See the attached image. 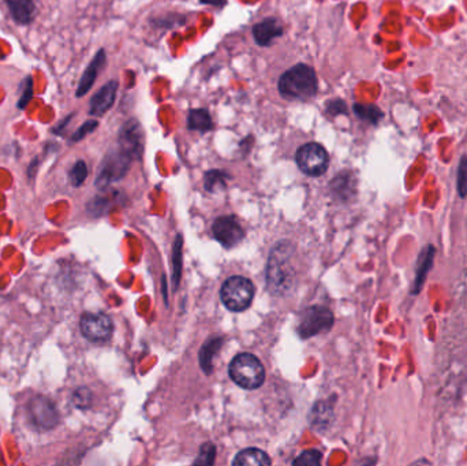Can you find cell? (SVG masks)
I'll return each instance as SVG.
<instances>
[{"mask_svg": "<svg viewBox=\"0 0 467 466\" xmlns=\"http://www.w3.org/2000/svg\"><path fill=\"white\" fill-rule=\"evenodd\" d=\"M275 255L270 256V264H268V283L270 289L273 290H280L282 287L287 286V280L290 279V272H288L287 261L282 260V249L276 246Z\"/></svg>", "mask_w": 467, "mask_h": 466, "instance_id": "cell-12", "label": "cell"}, {"mask_svg": "<svg viewBox=\"0 0 467 466\" xmlns=\"http://www.w3.org/2000/svg\"><path fill=\"white\" fill-rule=\"evenodd\" d=\"M32 97H33V81L31 77H28V79L23 82V94L19 99V110H23L28 106V103L32 100Z\"/></svg>", "mask_w": 467, "mask_h": 466, "instance_id": "cell-28", "label": "cell"}, {"mask_svg": "<svg viewBox=\"0 0 467 466\" xmlns=\"http://www.w3.org/2000/svg\"><path fill=\"white\" fill-rule=\"evenodd\" d=\"M233 465H270V457L258 448H246L236 454Z\"/></svg>", "mask_w": 467, "mask_h": 466, "instance_id": "cell-17", "label": "cell"}, {"mask_svg": "<svg viewBox=\"0 0 467 466\" xmlns=\"http://www.w3.org/2000/svg\"><path fill=\"white\" fill-rule=\"evenodd\" d=\"M72 401L77 408H81V409L89 408L90 402H92V392H89V389L81 387L72 394Z\"/></svg>", "mask_w": 467, "mask_h": 466, "instance_id": "cell-26", "label": "cell"}, {"mask_svg": "<svg viewBox=\"0 0 467 466\" xmlns=\"http://www.w3.org/2000/svg\"><path fill=\"white\" fill-rule=\"evenodd\" d=\"M87 177H88V166H87V163L82 162V160H78L72 166V170H70V174H69V178H70V182H72V187H81L85 182Z\"/></svg>", "mask_w": 467, "mask_h": 466, "instance_id": "cell-21", "label": "cell"}, {"mask_svg": "<svg viewBox=\"0 0 467 466\" xmlns=\"http://www.w3.org/2000/svg\"><path fill=\"white\" fill-rule=\"evenodd\" d=\"M104 65H106V51L100 50L92 59V62L88 65V67L85 69L84 74L79 79V84L77 87V94H75L77 97H82V96H85L89 92L94 81H96V78H97V75L101 72V69L104 67Z\"/></svg>", "mask_w": 467, "mask_h": 466, "instance_id": "cell-14", "label": "cell"}, {"mask_svg": "<svg viewBox=\"0 0 467 466\" xmlns=\"http://www.w3.org/2000/svg\"><path fill=\"white\" fill-rule=\"evenodd\" d=\"M216 448L212 443H205L202 448H199V455L194 464L198 465H212L215 462Z\"/></svg>", "mask_w": 467, "mask_h": 466, "instance_id": "cell-25", "label": "cell"}, {"mask_svg": "<svg viewBox=\"0 0 467 466\" xmlns=\"http://www.w3.org/2000/svg\"><path fill=\"white\" fill-rule=\"evenodd\" d=\"M456 189L462 199L467 196V156H462L456 172Z\"/></svg>", "mask_w": 467, "mask_h": 466, "instance_id": "cell-22", "label": "cell"}, {"mask_svg": "<svg viewBox=\"0 0 467 466\" xmlns=\"http://www.w3.org/2000/svg\"><path fill=\"white\" fill-rule=\"evenodd\" d=\"M436 256V248L433 245H427L421 250L418 260L415 264V277H414L413 286H412V294L417 296L421 293L427 278L431 272L433 262Z\"/></svg>", "mask_w": 467, "mask_h": 466, "instance_id": "cell-11", "label": "cell"}, {"mask_svg": "<svg viewBox=\"0 0 467 466\" xmlns=\"http://www.w3.org/2000/svg\"><path fill=\"white\" fill-rule=\"evenodd\" d=\"M297 165L300 170L310 177L323 175L329 165L326 150L320 144L309 143L297 152Z\"/></svg>", "mask_w": 467, "mask_h": 466, "instance_id": "cell-5", "label": "cell"}, {"mask_svg": "<svg viewBox=\"0 0 467 466\" xmlns=\"http://www.w3.org/2000/svg\"><path fill=\"white\" fill-rule=\"evenodd\" d=\"M212 231L216 240L226 248H233L243 240V230L233 216L217 218Z\"/></svg>", "mask_w": 467, "mask_h": 466, "instance_id": "cell-10", "label": "cell"}, {"mask_svg": "<svg viewBox=\"0 0 467 466\" xmlns=\"http://www.w3.org/2000/svg\"><path fill=\"white\" fill-rule=\"evenodd\" d=\"M328 112L332 115L336 113H346V104L341 100H334L328 104Z\"/></svg>", "mask_w": 467, "mask_h": 466, "instance_id": "cell-29", "label": "cell"}, {"mask_svg": "<svg viewBox=\"0 0 467 466\" xmlns=\"http://www.w3.org/2000/svg\"><path fill=\"white\" fill-rule=\"evenodd\" d=\"M212 118L209 112L204 109H197L189 112L187 116V128L190 131H208L212 129Z\"/></svg>", "mask_w": 467, "mask_h": 466, "instance_id": "cell-18", "label": "cell"}, {"mask_svg": "<svg viewBox=\"0 0 467 466\" xmlns=\"http://www.w3.org/2000/svg\"><path fill=\"white\" fill-rule=\"evenodd\" d=\"M202 3H212V4H216V6H221L226 3V0H201Z\"/></svg>", "mask_w": 467, "mask_h": 466, "instance_id": "cell-30", "label": "cell"}, {"mask_svg": "<svg viewBox=\"0 0 467 466\" xmlns=\"http://www.w3.org/2000/svg\"><path fill=\"white\" fill-rule=\"evenodd\" d=\"M254 297L252 282L243 277H233L221 286L220 299L224 306L233 312H242L249 308Z\"/></svg>", "mask_w": 467, "mask_h": 466, "instance_id": "cell-3", "label": "cell"}, {"mask_svg": "<svg viewBox=\"0 0 467 466\" xmlns=\"http://www.w3.org/2000/svg\"><path fill=\"white\" fill-rule=\"evenodd\" d=\"M11 17L19 25H28L35 18V1L33 0H6Z\"/></svg>", "mask_w": 467, "mask_h": 466, "instance_id": "cell-16", "label": "cell"}, {"mask_svg": "<svg viewBox=\"0 0 467 466\" xmlns=\"http://www.w3.org/2000/svg\"><path fill=\"white\" fill-rule=\"evenodd\" d=\"M322 462V453L317 450H306L298 458L294 460V465H320Z\"/></svg>", "mask_w": 467, "mask_h": 466, "instance_id": "cell-23", "label": "cell"}, {"mask_svg": "<svg viewBox=\"0 0 467 466\" xmlns=\"http://www.w3.org/2000/svg\"><path fill=\"white\" fill-rule=\"evenodd\" d=\"M279 92L283 97L307 100L317 94V77L307 65H295L279 79Z\"/></svg>", "mask_w": 467, "mask_h": 466, "instance_id": "cell-1", "label": "cell"}, {"mask_svg": "<svg viewBox=\"0 0 467 466\" xmlns=\"http://www.w3.org/2000/svg\"><path fill=\"white\" fill-rule=\"evenodd\" d=\"M234 383L245 390H256L263 386L265 380V371L263 364L256 355L243 353L236 355L229 368Z\"/></svg>", "mask_w": 467, "mask_h": 466, "instance_id": "cell-2", "label": "cell"}, {"mask_svg": "<svg viewBox=\"0 0 467 466\" xmlns=\"http://www.w3.org/2000/svg\"><path fill=\"white\" fill-rule=\"evenodd\" d=\"M253 35L258 45L265 47L270 45L273 38H280L283 35V28L278 19L267 18L253 28Z\"/></svg>", "mask_w": 467, "mask_h": 466, "instance_id": "cell-15", "label": "cell"}, {"mask_svg": "<svg viewBox=\"0 0 467 466\" xmlns=\"http://www.w3.org/2000/svg\"><path fill=\"white\" fill-rule=\"evenodd\" d=\"M131 160L133 157H130L121 148L109 152L101 163L99 175L96 178V187L103 189L115 181L122 179L126 175Z\"/></svg>", "mask_w": 467, "mask_h": 466, "instance_id": "cell-4", "label": "cell"}, {"mask_svg": "<svg viewBox=\"0 0 467 466\" xmlns=\"http://www.w3.org/2000/svg\"><path fill=\"white\" fill-rule=\"evenodd\" d=\"M334 324V315L329 309L320 305L307 308L300 318L298 333L302 338H310L328 331Z\"/></svg>", "mask_w": 467, "mask_h": 466, "instance_id": "cell-6", "label": "cell"}, {"mask_svg": "<svg viewBox=\"0 0 467 466\" xmlns=\"http://www.w3.org/2000/svg\"><path fill=\"white\" fill-rule=\"evenodd\" d=\"M226 179V174L219 171V170H214V171H209L207 175H205V187L209 190V192H215L217 187H224V181Z\"/></svg>", "mask_w": 467, "mask_h": 466, "instance_id": "cell-24", "label": "cell"}, {"mask_svg": "<svg viewBox=\"0 0 467 466\" xmlns=\"http://www.w3.org/2000/svg\"><path fill=\"white\" fill-rule=\"evenodd\" d=\"M220 345H221V339H220V338H216V339L209 340V342L202 348V350L199 352V364H201V367L205 370V372H211V368H212V358H214V355H216V352L220 349Z\"/></svg>", "mask_w": 467, "mask_h": 466, "instance_id": "cell-19", "label": "cell"}, {"mask_svg": "<svg viewBox=\"0 0 467 466\" xmlns=\"http://www.w3.org/2000/svg\"><path fill=\"white\" fill-rule=\"evenodd\" d=\"M28 417L40 429H53L59 424V411L54 402L44 395H36L29 401Z\"/></svg>", "mask_w": 467, "mask_h": 466, "instance_id": "cell-7", "label": "cell"}, {"mask_svg": "<svg viewBox=\"0 0 467 466\" xmlns=\"http://www.w3.org/2000/svg\"><path fill=\"white\" fill-rule=\"evenodd\" d=\"M119 148L130 157L140 156L144 148V131L138 121L130 119L119 131Z\"/></svg>", "mask_w": 467, "mask_h": 466, "instance_id": "cell-9", "label": "cell"}, {"mask_svg": "<svg viewBox=\"0 0 467 466\" xmlns=\"http://www.w3.org/2000/svg\"><path fill=\"white\" fill-rule=\"evenodd\" d=\"M118 92V82L109 81L90 100L89 113L93 116H101L112 107Z\"/></svg>", "mask_w": 467, "mask_h": 466, "instance_id": "cell-13", "label": "cell"}, {"mask_svg": "<svg viewBox=\"0 0 467 466\" xmlns=\"http://www.w3.org/2000/svg\"><path fill=\"white\" fill-rule=\"evenodd\" d=\"M97 126H99V122L97 121H87L78 131H75L74 134H72V138H70V141L72 143H77V141H81L82 138H85L88 134H90V133H93V131H96L97 129Z\"/></svg>", "mask_w": 467, "mask_h": 466, "instance_id": "cell-27", "label": "cell"}, {"mask_svg": "<svg viewBox=\"0 0 467 466\" xmlns=\"http://www.w3.org/2000/svg\"><path fill=\"white\" fill-rule=\"evenodd\" d=\"M79 328L82 335L90 342H106L114 331L112 320L104 314H84Z\"/></svg>", "mask_w": 467, "mask_h": 466, "instance_id": "cell-8", "label": "cell"}, {"mask_svg": "<svg viewBox=\"0 0 467 466\" xmlns=\"http://www.w3.org/2000/svg\"><path fill=\"white\" fill-rule=\"evenodd\" d=\"M354 112L362 121H366L373 125H376L378 121L383 118L381 110L373 104H356Z\"/></svg>", "mask_w": 467, "mask_h": 466, "instance_id": "cell-20", "label": "cell"}]
</instances>
